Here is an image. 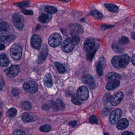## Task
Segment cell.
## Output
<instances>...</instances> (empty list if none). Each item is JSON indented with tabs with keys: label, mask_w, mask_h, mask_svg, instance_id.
Here are the masks:
<instances>
[{
	"label": "cell",
	"mask_w": 135,
	"mask_h": 135,
	"mask_svg": "<svg viewBox=\"0 0 135 135\" xmlns=\"http://www.w3.org/2000/svg\"><path fill=\"white\" fill-rule=\"evenodd\" d=\"M70 135H102V133L99 127L85 124L77 128Z\"/></svg>",
	"instance_id": "cell-1"
},
{
	"label": "cell",
	"mask_w": 135,
	"mask_h": 135,
	"mask_svg": "<svg viewBox=\"0 0 135 135\" xmlns=\"http://www.w3.org/2000/svg\"><path fill=\"white\" fill-rule=\"evenodd\" d=\"M84 48L86 52L87 59L89 61H92L97 50L95 39L90 37L86 40L84 42Z\"/></svg>",
	"instance_id": "cell-2"
},
{
	"label": "cell",
	"mask_w": 135,
	"mask_h": 135,
	"mask_svg": "<svg viewBox=\"0 0 135 135\" xmlns=\"http://www.w3.org/2000/svg\"><path fill=\"white\" fill-rule=\"evenodd\" d=\"M130 57L127 54H124L120 56H116L112 59L113 66L115 68L120 69L126 67L130 61Z\"/></svg>",
	"instance_id": "cell-3"
},
{
	"label": "cell",
	"mask_w": 135,
	"mask_h": 135,
	"mask_svg": "<svg viewBox=\"0 0 135 135\" xmlns=\"http://www.w3.org/2000/svg\"><path fill=\"white\" fill-rule=\"evenodd\" d=\"M10 54L13 60H19L22 56V47L21 45L19 44H13L10 49Z\"/></svg>",
	"instance_id": "cell-4"
},
{
	"label": "cell",
	"mask_w": 135,
	"mask_h": 135,
	"mask_svg": "<svg viewBox=\"0 0 135 135\" xmlns=\"http://www.w3.org/2000/svg\"><path fill=\"white\" fill-rule=\"evenodd\" d=\"M12 20L15 27L19 31H21L24 26V20L22 15L16 13L12 16Z\"/></svg>",
	"instance_id": "cell-5"
},
{
	"label": "cell",
	"mask_w": 135,
	"mask_h": 135,
	"mask_svg": "<svg viewBox=\"0 0 135 135\" xmlns=\"http://www.w3.org/2000/svg\"><path fill=\"white\" fill-rule=\"evenodd\" d=\"M62 40V36L59 33H53L49 37L48 44L52 47H57L61 44Z\"/></svg>",
	"instance_id": "cell-6"
},
{
	"label": "cell",
	"mask_w": 135,
	"mask_h": 135,
	"mask_svg": "<svg viewBox=\"0 0 135 135\" xmlns=\"http://www.w3.org/2000/svg\"><path fill=\"white\" fill-rule=\"evenodd\" d=\"M23 88L27 92L31 93H34L37 92L38 86L37 83L35 81H28L24 83Z\"/></svg>",
	"instance_id": "cell-7"
},
{
	"label": "cell",
	"mask_w": 135,
	"mask_h": 135,
	"mask_svg": "<svg viewBox=\"0 0 135 135\" xmlns=\"http://www.w3.org/2000/svg\"><path fill=\"white\" fill-rule=\"evenodd\" d=\"M75 47V42L71 38L67 39L64 40L62 46L63 50L65 52L69 53L71 52Z\"/></svg>",
	"instance_id": "cell-8"
},
{
	"label": "cell",
	"mask_w": 135,
	"mask_h": 135,
	"mask_svg": "<svg viewBox=\"0 0 135 135\" xmlns=\"http://www.w3.org/2000/svg\"><path fill=\"white\" fill-rule=\"evenodd\" d=\"M20 68L18 65H12L6 69L4 73L9 78H13L16 77L20 72Z\"/></svg>",
	"instance_id": "cell-9"
},
{
	"label": "cell",
	"mask_w": 135,
	"mask_h": 135,
	"mask_svg": "<svg viewBox=\"0 0 135 135\" xmlns=\"http://www.w3.org/2000/svg\"><path fill=\"white\" fill-rule=\"evenodd\" d=\"M122 115V111L119 108L114 109L110 115L109 120L112 124H114L118 122Z\"/></svg>",
	"instance_id": "cell-10"
},
{
	"label": "cell",
	"mask_w": 135,
	"mask_h": 135,
	"mask_svg": "<svg viewBox=\"0 0 135 135\" xmlns=\"http://www.w3.org/2000/svg\"><path fill=\"white\" fill-rule=\"evenodd\" d=\"M77 95L80 100L82 101L86 100L89 98V91L85 86H81L78 88L77 92Z\"/></svg>",
	"instance_id": "cell-11"
},
{
	"label": "cell",
	"mask_w": 135,
	"mask_h": 135,
	"mask_svg": "<svg viewBox=\"0 0 135 135\" xmlns=\"http://www.w3.org/2000/svg\"><path fill=\"white\" fill-rule=\"evenodd\" d=\"M13 32L12 26L6 22L0 23V33L2 35H9Z\"/></svg>",
	"instance_id": "cell-12"
},
{
	"label": "cell",
	"mask_w": 135,
	"mask_h": 135,
	"mask_svg": "<svg viewBox=\"0 0 135 135\" xmlns=\"http://www.w3.org/2000/svg\"><path fill=\"white\" fill-rule=\"evenodd\" d=\"M124 96V95L123 92L119 91L110 98V103L113 106L117 105L122 100Z\"/></svg>",
	"instance_id": "cell-13"
},
{
	"label": "cell",
	"mask_w": 135,
	"mask_h": 135,
	"mask_svg": "<svg viewBox=\"0 0 135 135\" xmlns=\"http://www.w3.org/2000/svg\"><path fill=\"white\" fill-rule=\"evenodd\" d=\"M31 42L32 46L36 50H39L41 47L42 40L40 36L38 35H34L32 36Z\"/></svg>",
	"instance_id": "cell-14"
},
{
	"label": "cell",
	"mask_w": 135,
	"mask_h": 135,
	"mask_svg": "<svg viewBox=\"0 0 135 135\" xmlns=\"http://www.w3.org/2000/svg\"><path fill=\"white\" fill-rule=\"evenodd\" d=\"M82 81L90 89H94L95 87V81L94 78L91 75H85L82 78Z\"/></svg>",
	"instance_id": "cell-15"
},
{
	"label": "cell",
	"mask_w": 135,
	"mask_h": 135,
	"mask_svg": "<svg viewBox=\"0 0 135 135\" xmlns=\"http://www.w3.org/2000/svg\"><path fill=\"white\" fill-rule=\"evenodd\" d=\"M120 83L118 80H113L109 81L106 85V89L107 90H112L118 88L120 85Z\"/></svg>",
	"instance_id": "cell-16"
},
{
	"label": "cell",
	"mask_w": 135,
	"mask_h": 135,
	"mask_svg": "<svg viewBox=\"0 0 135 135\" xmlns=\"http://www.w3.org/2000/svg\"><path fill=\"white\" fill-rule=\"evenodd\" d=\"M48 53V51L47 48L46 46H44L43 48V50L42 51L38 57V61H37L38 64H42L44 62L47 56Z\"/></svg>",
	"instance_id": "cell-17"
},
{
	"label": "cell",
	"mask_w": 135,
	"mask_h": 135,
	"mask_svg": "<svg viewBox=\"0 0 135 135\" xmlns=\"http://www.w3.org/2000/svg\"><path fill=\"white\" fill-rule=\"evenodd\" d=\"M129 125L128 120L125 118L121 119L118 121L117 124V128L119 130H123L126 129Z\"/></svg>",
	"instance_id": "cell-18"
},
{
	"label": "cell",
	"mask_w": 135,
	"mask_h": 135,
	"mask_svg": "<svg viewBox=\"0 0 135 135\" xmlns=\"http://www.w3.org/2000/svg\"><path fill=\"white\" fill-rule=\"evenodd\" d=\"M83 31V29L81 26L79 25H75L72 27L71 30V34L73 36H78L81 34Z\"/></svg>",
	"instance_id": "cell-19"
},
{
	"label": "cell",
	"mask_w": 135,
	"mask_h": 135,
	"mask_svg": "<svg viewBox=\"0 0 135 135\" xmlns=\"http://www.w3.org/2000/svg\"><path fill=\"white\" fill-rule=\"evenodd\" d=\"M44 84L48 88H50L53 86L52 77L50 73L46 74L44 80Z\"/></svg>",
	"instance_id": "cell-20"
},
{
	"label": "cell",
	"mask_w": 135,
	"mask_h": 135,
	"mask_svg": "<svg viewBox=\"0 0 135 135\" xmlns=\"http://www.w3.org/2000/svg\"><path fill=\"white\" fill-rule=\"evenodd\" d=\"M106 79L108 81L113 80H120L121 79L120 75L115 72H111L109 73L106 76Z\"/></svg>",
	"instance_id": "cell-21"
},
{
	"label": "cell",
	"mask_w": 135,
	"mask_h": 135,
	"mask_svg": "<svg viewBox=\"0 0 135 135\" xmlns=\"http://www.w3.org/2000/svg\"><path fill=\"white\" fill-rule=\"evenodd\" d=\"M112 49L113 51L117 54H122L124 51L123 46L116 43L113 44Z\"/></svg>",
	"instance_id": "cell-22"
},
{
	"label": "cell",
	"mask_w": 135,
	"mask_h": 135,
	"mask_svg": "<svg viewBox=\"0 0 135 135\" xmlns=\"http://www.w3.org/2000/svg\"><path fill=\"white\" fill-rule=\"evenodd\" d=\"M14 39L13 35L2 36H0V42L3 43L10 42Z\"/></svg>",
	"instance_id": "cell-23"
},
{
	"label": "cell",
	"mask_w": 135,
	"mask_h": 135,
	"mask_svg": "<svg viewBox=\"0 0 135 135\" xmlns=\"http://www.w3.org/2000/svg\"><path fill=\"white\" fill-rule=\"evenodd\" d=\"M51 17L50 15L44 13L39 17V21L42 23H47L50 20Z\"/></svg>",
	"instance_id": "cell-24"
},
{
	"label": "cell",
	"mask_w": 135,
	"mask_h": 135,
	"mask_svg": "<svg viewBox=\"0 0 135 135\" xmlns=\"http://www.w3.org/2000/svg\"><path fill=\"white\" fill-rule=\"evenodd\" d=\"M9 61L8 58L5 55H0V66H6L9 65Z\"/></svg>",
	"instance_id": "cell-25"
},
{
	"label": "cell",
	"mask_w": 135,
	"mask_h": 135,
	"mask_svg": "<svg viewBox=\"0 0 135 135\" xmlns=\"http://www.w3.org/2000/svg\"><path fill=\"white\" fill-rule=\"evenodd\" d=\"M105 6L108 10L112 12H117L119 11V9L118 6L113 4H106Z\"/></svg>",
	"instance_id": "cell-26"
},
{
	"label": "cell",
	"mask_w": 135,
	"mask_h": 135,
	"mask_svg": "<svg viewBox=\"0 0 135 135\" xmlns=\"http://www.w3.org/2000/svg\"><path fill=\"white\" fill-rule=\"evenodd\" d=\"M22 121L25 123H29L31 122L33 120V118L31 115L29 113H25L22 115L21 117Z\"/></svg>",
	"instance_id": "cell-27"
},
{
	"label": "cell",
	"mask_w": 135,
	"mask_h": 135,
	"mask_svg": "<svg viewBox=\"0 0 135 135\" xmlns=\"http://www.w3.org/2000/svg\"><path fill=\"white\" fill-rule=\"evenodd\" d=\"M72 102L76 105H81L83 104V101L79 99L77 94H74L72 96Z\"/></svg>",
	"instance_id": "cell-28"
},
{
	"label": "cell",
	"mask_w": 135,
	"mask_h": 135,
	"mask_svg": "<svg viewBox=\"0 0 135 135\" xmlns=\"http://www.w3.org/2000/svg\"><path fill=\"white\" fill-rule=\"evenodd\" d=\"M55 64L59 72L61 74H63L66 72V68L63 65L58 62H55Z\"/></svg>",
	"instance_id": "cell-29"
},
{
	"label": "cell",
	"mask_w": 135,
	"mask_h": 135,
	"mask_svg": "<svg viewBox=\"0 0 135 135\" xmlns=\"http://www.w3.org/2000/svg\"><path fill=\"white\" fill-rule=\"evenodd\" d=\"M45 11L48 13H55L57 12V9L54 6H46L45 7Z\"/></svg>",
	"instance_id": "cell-30"
},
{
	"label": "cell",
	"mask_w": 135,
	"mask_h": 135,
	"mask_svg": "<svg viewBox=\"0 0 135 135\" xmlns=\"http://www.w3.org/2000/svg\"><path fill=\"white\" fill-rule=\"evenodd\" d=\"M103 66L102 64L100 61L97 63L96 69L98 75L101 76L103 75Z\"/></svg>",
	"instance_id": "cell-31"
},
{
	"label": "cell",
	"mask_w": 135,
	"mask_h": 135,
	"mask_svg": "<svg viewBox=\"0 0 135 135\" xmlns=\"http://www.w3.org/2000/svg\"><path fill=\"white\" fill-rule=\"evenodd\" d=\"M17 111L16 109L12 108L10 109L7 112V115L10 117H14L16 116L17 114Z\"/></svg>",
	"instance_id": "cell-32"
},
{
	"label": "cell",
	"mask_w": 135,
	"mask_h": 135,
	"mask_svg": "<svg viewBox=\"0 0 135 135\" xmlns=\"http://www.w3.org/2000/svg\"><path fill=\"white\" fill-rule=\"evenodd\" d=\"M91 16L94 17L97 19H100L103 17V15L101 13L97 11V10H94L90 13Z\"/></svg>",
	"instance_id": "cell-33"
},
{
	"label": "cell",
	"mask_w": 135,
	"mask_h": 135,
	"mask_svg": "<svg viewBox=\"0 0 135 135\" xmlns=\"http://www.w3.org/2000/svg\"><path fill=\"white\" fill-rule=\"evenodd\" d=\"M21 107L25 110H30L31 108V103L29 102H24L21 104Z\"/></svg>",
	"instance_id": "cell-34"
},
{
	"label": "cell",
	"mask_w": 135,
	"mask_h": 135,
	"mask_svg": "<svg viewBox=\"0 0 135 135\" xmlns=\"http://www.w3.org/2000/svg\"><path fill=\"white\" fill-rule=\"evenodd\" d=\"M51 127L50 125L48 124H44L40 127V130L41 131L43 132H48L50 130Z\"/></svg>",
	"instance_id": "cell-35"
},
{
	"label": "cell",
	"mask_w": 135,
	"mask_h": 135,
	"mask_svg": "<svg viewBox=\"0 0 135 135\" xmlns=\"http://www.w3.org/2000/svg\"><path fill=\"white\" fill-rule=\"evenodd\" d=\"M129 40L128 39L126 36H123V37L120 39L119 40L118 43L120 45L123 46L124 44H126L129 42Z\"/></svg>",
	"instance_id": "cell-36"
},
{
	"label": "cell",
	"mask_w": 135,
	"mask_h": 135,
	"mask_svg": "<svg viewBox=\"0 0 135 135\" xmlns=\"http://www.w3.org/2000/svg\"><path fill=\"white\" fill-rule=\"evenodd\" d=\"M56 104H57V106H58V109H60L61 110H63L65 108V105L64 103L62 101L60 100H56Z\"/></svg>",
	"instance_id": "cell-37"
},
{
	"label": "cell",
	"mask_w": 135,
	"mask_h": 135,
	"mask_svg": "<svg viewBox=\"0 0 135 135\" xmlns=\"http://www.w3.org/2000/svg\"><path fill=\"white\" fill-rule=\"evenodd\" d=\"M21 11L26 15H32L33 14V11L32 10H27L23 8L21 9Z\"/></svg>",
	"instance_id": "cell-38"
},
{
	"label": "cell",
	"mask_w": 135,
	"mask_h": 135,
	"mask_svg": "<svg viewBox=\"0 0 135 135\" xmlns=\"http://www.w3.org/2000/svg\"><path fill=\"white\" fill-rule=\"evenodd\" d=\"M29 2L28 1H23L17 4V6L20 7H27L29 6Z\"/></svg>",
	"instance_id": "cell-39"
},
{
	"label": "cell",
	"mask_w": 135,
	"mask_h": 135,
	"mask_svg": "<svg viewBox=\"0 0 135 135\" xmlns=\"http://www.w3.org/2000/svg\"><path fill=\"white\" fill-rule=\"evenodd\" d=\"M12 94L15 97H18L20 95V92L19 90L16 89H13L11 91Z\"/></svg>",
	"instance_id": "cell-40"
},
{
	"label": "cell",
	"mask_w": 135,
	"mask_h": 135,
	"mask_svg": "<svg viewBox=\"0 0 135 135\" xmlns=\"http://www.w3.org/2000/svg\"><path fill=\"white\" fill-rule=\"evenodd\" d=\"M111 98V94H106L104 97L103 101L104 103H106Z\"/></svg>",
	"instance_id": "cell-41"
},
{
	"label": "cell",
	"mask_w": 135,
	"mask_h": 135,
	"mask_svg": "<svg viewBox=\"0 0 135 135\" xmlns=\"http://www.w3.org/2000/svg\"><path fill=\"white\" fill-rule=\"evenodd\" d=\"M89 121L90 123H93L97 124V119L96 116H92L90 118Z\"/></svg>",
	"instance_id": "cell-42"
},
{
	"label": "cell",
	"mask_w": 135,
	"mask_h": 135,
	"mask_svg": "<svg viewBox=\"0 0 135 135\" xmlns=\"http://www.w3.org/2000/svg\"><path fill=\"white\" fill-rule=\"evenodd\" d=\"M13 135H26L25 132L21 130H19L13 133Z\"/></svg>",
	"instance_id": "cell-43"
},
{
	"label": "cell",
	"mask_w": 135,
	"mask_h": 135,
	"mask_svg": "<svg viewBox=\"0 0 135 135\" xmlns=\"http://www.w3.org/2000/svg\"><path fill=\"white\" fill-rule=\"evenodd\" d=\"M73 38L74 42H75L77 44L80 42V38L78 36H73Z\"/></svg>",
	"instance_id": "cell-44"
},
{
	"label": "cell",
	"mask_w": 135,
	"mask_h": 135,
	"mask_svg": "<svg viewBox=\"0 0 135 135\" xmlns=\"http://www.w3.org/2000/svg\"><path fill=\"white\" fill-rule=\"evenodd\" d=\"M51 104L52 107H53L54 109L56 110H58V106H57L56 102L52 101H51Z\"/></svg>",
	"instance_id": "cell-45"
},
{
	"label": "cell",
	"mask_w": 135,
	"mask_h": 135,
	"mask_svg": "<svg viewBox=\"0 0 135 135\" xmlns=\"http://www.w3.org/2000/svg\"><path fill=\"white\" fill-rule=\"evenodd\" d=\"M4 82L1 78H0V90L2 89L4 87Z\"/></svg>",
	"instance_id": "cell-46"
},
{
	"label": "cell",
	"mask_w": 135,
	"mask_h": 135,
	"mask_svg": "<svg viewBox=\"0 0 135 135\" xmlns=\"http://www.w3.org/2000/svg\"><path fill=\"white\" fill-rule=\"evenodd\" d=\"M121 135H134V134L130 132L125 131L123 132Z\"/></svg>",
	"instance_id": "cell-47"
},
{
	"label": "cell",
	"mask_w": 135,
	"mask_h": 135,
	"mask_svg": "<svg viewBox=\"0 0 135 135\" xmlns=\"http://www.w3.org/2000/svg\"><path fill=\"white\" fill-rule=\"evenodd\" d=\"M77 122L76 121H71L69 123V124L71 126H73V127H75L76 125H77Z\"/></svg>",
	"instance_id": "cell-48"
},
{
	"label": "cell",
	"mask_w": 135,
	"mask_h": 135,
	"mask_svg": "<svg viewBox=\"0 0 135 135\" xmlns=\"http://www.w3.org/2000/svg\"><path fill=\"white\" fill-rule=\"evenodd\" d=\"M42 108L43 109H46V110H48V109H49L50 108V106L46 104H44L43 105L42 107Z\"/></svg>",
	"instance_id": "cell-49"
},
{
	"label": "cell",
	"mask_w": 135,
	"mask_h": 135,
	"mask_svg": "<svg viewBox=\"0 0 135 135\" xmlns=\"http://www.w3.org/2000/svg\"><path fill=\"white\" fill-rule=\"evenodd\" d=\"M135 54H134L132 58V62L134 65H135Z\"/></svg>",
	"instance_id": "cell-50"
},
{
	"label": "cell",
	"mask_w": 135,
	"mask_h": 135,
	"mask_svg": "<svg viewBox=\"0 0 135 135\" xmlns=\"http://www.w3.org/2000/svg\"><path fill=\"white\" fill-rule=\"evenodd\" d=\"M5 48V46L3 44H0V50H2Z\"/></svg>",
	"instance_id": "cell-51"
},
{
	"label": "cell",
	"mask_w": 135,
	"mask_h": 135,
	"mask_svg": "<svg viewBox=\"0 0 135 135\" xmlns=\"http://www.w3.org/2000/svg\"><path fill=\"white\" fill-rule=\"evenodd\" d=\"M131 38L133 39L134 40H135V34L134 32H132L131 33Z\"/></svg>",
	"instance_id": "cell-52"
},
{
	"label": "cell",
	"mask_w": 135,
	"mask_h": 135,
	"mask_svg": "<svg viewBox=\"0 0 135 135\" xmlns=\"http://www.w3.org/2000/svg\"><path fill=\"white\" fill-rule=\"evenodd\" d=\"M104 135H110L109 134V133H105L104 134Z\"/></svg>",
	"instance_id": "cell-53"
},
{
	"label": "cell",
	"mask_w": 135,
	"mask_h": 135,
	"mask_svg": "<svg viewBox=\"0 0 135 135\" xmlns=\"http://www.w3.org/2000/svg\"><path fill=\"white\" fill-rule=\"evenodd\" d=\"M60 1H63L65 2V0H60ZM69 0H66V2H67Z\"/></svg>",
	"instance_id": "cell-54"
},
{
	"label": "cell",
	"mask_w": 135,
	"mask_h": 135,
	"mask_svg": "<svg viewBox=\"0 0 135 135\" xmlns=\"http://www.w3.org/2000/svg\"><path fill=\"white\" fill-rule=\"evenodd\" d=\"M2 115V114L0 112V119H1V117Z\"/></svg>",
	"instance_id": "cell-55"
},
{
	"label": "cell",
	"mask_w": 135,
	"mask_h": 135,
	"mask_svg": "<svg viewBox=\"0 0 135 135\" xmlns=\"http://www.w3.org/2000/svg\"><path fill=\"white\" fill-rule=\"evenodd\" d=\"M1 1H5V0H1Z\"/></svg>",
	"instance_id": "cell-56"
}]
</instances>
